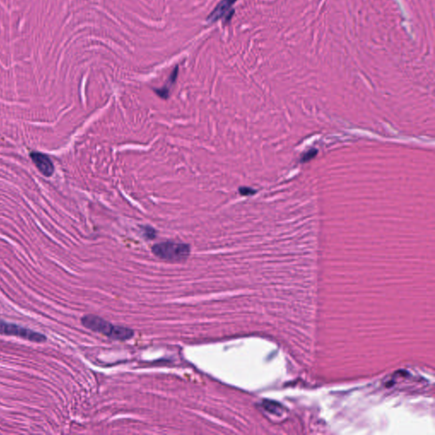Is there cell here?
I'll return each instance as SVG.
<instances>
[{
	"instance_id": "obj_5",
	"label": "cell",
	"mask_w": 435,
	"mask_h": 435,
	"mask_svg": "<svg viewBox=\"0 0 435 435\" xmlns=\"http://www.w3.org/2000/svg\"><path fill=\"white\" fill-rule=\"evenodd\" d=\"M30 157L35 164L37 168L41 172V174L46 177H50L54 174L55 167L53 163L47 155L40 152H32Z\"/></svg>"
},
{
	"instance_id": "obj_6",
	"label": "cell",
	"mask_w": 435,
	"mask_h": 435,
	"mask_svg": "<svg viewBox=\"0 0 435 435\" xmlns=\"http://www.w3.org/2000/svg\"><path fill=\"white\" fill-rule=\"evenodd\" d=\"M178 72H179V68H178V66H176L174 71L171 73L170 77L167 80V83L163 88H157V89L155 88L154 89V91L156 92V94L158 96H160L161 98L165 99V100H167L168 98L169 93H170V88L173 87L174 83L176 81L177 77H178Z\"/></svg>"
},
{
	"instance_id": "obj_4",
	"label": "cell",
	"mask_w": 435,
	"mask_h": 435,
	"mask_svg": "<svg viewBox=\"0 0 435 435\" xmlns=\"http://www.w3.org/2000/svg\"><path fill=\"white\" fill-rule=\"evenodd\" d=\"M236 1V0H222L211 12L209 17L207 18V21L214 23L222 18H225L226 21H228L230 17H232L233 12H230V10Z\"/></svg>"
},
{
	"instance_id": "obj_2",
	"label": "cell",
	"mask_w": 435,
	"mask_h": 435,
	"mask_svg": "<svg viewBox=\"0 0 435 435\" xmlns=\"http://www.w3.org/2000/svg\"><path fill=\"white\" fill-rule=\"evenodd\" d=\"M152 252L159 259L167 261H185L190 255V247L182 242H161L152 247Z\"/></svg>"
},
{
	"instance_id": "obj_3",
	"label": "cell",
	"mask_w": 435,
	"mask_h": 435,
	"mask_svg": "<svg viewBox=\"0 0 435 435\" xmlns=\"http://www.w3.org/2000/svg\"><path fill=\"white\" fill-rule=\"evenodd\" d=\"M0 334L21 337L34 343H45L47 341V337L43 334L31 330L29 328H25L18 325L3 321H0Z\"/></svg>"
},
{
	"instance_id": "obj_1",
	"label": "cell",
	"mask_w": 435,
	"mask_h": 435,
	"mask_svg": "<svg viewBox=\"0 0 435 435\" xmlns=\"http://www.w3.org/2000/svg\"><path fill=\"white\" fill-rule=\"evenodd\" d=\"M81 323L87 329L103 334L115 340H128L134 337V331L127 327H118L94 314H87L81 319Z\"/></svg>"
},
{
	"instance_id": "obj_7",
	"label": "cell",
	"mask_w": 435,
	"mask_h": 435,
	"mask_svg": "<svg viewBox=\"0 0 435 435\" xmlns=\"http://www.w3.org/2000/svg\"><path fill=\"white\" fill-rule=\"evenodd\" d=\"M143 233H144L145 236L147 239H154L156 237V235H157L156 229L151 227V226H145L144 228H143Z\"/></svg>"
}]
</instances>
